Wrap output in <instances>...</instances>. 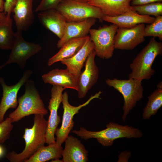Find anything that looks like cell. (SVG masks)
Here are the masks:
<instances>
[{"mask_svg": "<svg viewBox=\"0 0 162 162\" xmlns=\"http://www.w3.org/2000/svg\"><path fill=\"white\" fill-rule=\"evenodd\" d=\"M162 2V0H132L130 4L131 6H135Z\"/></svg>", "mask_w": 162, "mask_h": 162, "instance_id": "31", "label": "cell"}, {"mask_svg": "<svg viewBox=\"0 0 162 162\" xmlns=\"http://www.w3.org/2000/svg\"><path fill=\"white\" fill-rule=\"evenodd\" d=\"M144 36L145 37H158L162 40V16L156 17L155 20L151 23L145 27Z\"/></svg>", "mask_w": 162, "mask_h": 162, "instance_id": "27", "label": "cell"}, {"mask_svg": "<svg viewBox=\"0 0 162 162\" xmlns=\"http://www.w3.org/2000/svg\"><path fill=\"white\" fill-rule=\"evenodd\" d=\"M12 123L9 117L0 122V143H3L9 139L13 128Z\"/></svg>", "mask_w": 162, "mask_h": 162, "instance_id": "28", "label": "cell"}, {"mask_svg": "<svg viewBox=\"0 0 162 162\" xmlns=\"http://www.w3.org/2000/svg\"><path fill=\"white\" fill-rule=\"evenodd\" d=\"M22 32L17 31L14 33V44L8 59L4 64L0 66V69L13 63L17 64L23 69L27 60L41 50L39 44L26 40L22 36Z\"/></svg>", "mask_w": 162, "mask_h": 162, "instance_id": "9", "label": "cell"}, {"mask_svg": "<svg viewBox=\"0 0 162 162\" xmlns=\"http://www.w3.org/2000/svg\"><path fill=\"white\" fill-rule=\"evenodd\" d=\"M56 9L67 22L82 21L89 18L102 22L104 15L99 8L76 0H63Z\"/></svg>", "mask_w": 162, "mask_h": 162, "instance_id": "6", "label": "cell"}, {"mask_svg": "<svg viewBox=\"0 0 162 162\" xmlns=\"http://www.w3.org/2000/svg\"><path fill=\"white\" fill-rule=\"evenodd\" d=\"M162 54V42L152 38L130 64L131 72L128 78L142 81L151 79L155 72L152 68L153 63L157 56Z\"/></svg>", "mask_w": 162, "mask_h": 162, "instance_id": "4", "label": "cell"}, {"mask_svg": "<svg viewBox=\"0 0 162 162\" xmlns=\"http://www.w3.org/2000/svg\"><path fill=\"white\" fill-rule=\"evenodd\" d=\"M96 56L94 50L88 57L85 64V69L78 78V97L84 98L87 92L97 82L99 77V70L95 61Z\"/></svg>", "mask_w": 162, "mask_h": 162, "instance_id": "13", "label": "cell"}, {"mask_svg": "<svg viewBox=\"0 0 162 162\" xmlns=\"http://www.w3.org/2000/svg\"><path fill=\"white\" fill-rule=\"evenodd\" d=\"M63 0H41L35 11L40 12L51 9H56Z\"/></svg>", "mask_w": 162, "mask_h": 162, "instance_id": "29", "label": "cell"}, {"mask_svg": "<svg viewBox=\"0 0 162 162\" xmlns=\"http://www.w3.org/2000/svg\"><path fill=\"white\" fill-rule=\"evenodd\" d=\"M63 148L56 142L40 148L25 162H44L62 157Z\"/></svg>", "mask_w": 162, "mask_h": 162, "instance_id": "23", "label": "cell"}, {"mask_svg": "<svg viewBox=\"0 0 162 162\" xmlns=\"http://www.w3.org/2000/svg\"><path fill=\"white\" fill-rule=\"evenodd\" d=\"M44 82L52 85L78 90V77L65 69H55L42 75Z\"/></svg>", "mask_w": 162, "mask_h": 162, "instance_id": "18", "label": "cell"}, {"mask_svg": "<svg viewBox=\"0 0 162 162\" xmlns=\"http://www.w3.org/2000/svg\"><path fill=\"white\" fill-rule=\"evenodd\" d=\"M4 0H0V10L4 12Z\"/></svg>", "mask_w": 162, "mask_h": 162, "instance_id": "34", "label": "cell"}, {"mask_svg": "<svg viewBox=\"0 0 162 162\" xmlns=\"http://www.w3.org/2000/svg\"><path fill=\"white\" fill-rule=\"evenodd\" d=\"M96 21V19L89 18L80 21L67 22L63 35L57 44V47L60 48L71 39L88 36L90 30Z\"/></svg>", "mask_w": 162, "mask_h": 162, "instance_id": "15", "label": "cell"}, {"mask_svg": "<svg viewBox=\"0 0 162 162\" xmlns=\"http://www.w3.org/2000/svg\"><path fill=\"white\" fill-rule=\"evenodd\" d=\"M144 23L130 28H118L115 37V49L132 50L145 40Z\"/></svg>", "mask_w": 162, "mask_h": 162, "instance_id": "11", "label": "cell"}, {"mask_svg": "<svg viewBox=\"0 0 162 162\" xmlns=\"http://www.w3.org/2000/svg\"><path fill=\"white\" fill-rule=\"evenodd\" d=\"M148 101L143 110L142 117L148 119L155 115L162 106V88H157L148 97Z\"/></svg>", "mask_w": 162, "mask_h": 162, "instance_id": "25", "label": "cell"}, {"mask_svg": "<svg viewBox=\"0 0 162 162\" xmlns=\"http://www.w3.org/2000/svg\"><path fill=\"white\" fill-rule=\"evenodd\" d=\"M39 21L46 28L59 39L62 37L67 22L56 9L40 12L38 14Z\"/></svg>", "mask_w": 162, "mask_h": 162, "instance_id": "20", "label": "cell"}, {"mask_svg": "<svg viewBox=\"0 0 162 162\" xmlns=\"http://www.w3.org/2000/svg\"><path fill=\"white\" fill-rule=\"evenodd\" d=\"M88 36L73 38L66 42L56 54L49 59L48 65L72 57L81 48Z\"/></svg>", "mask_w": 162, "mask_h": 162, "instance_id": "22", "label": "cell"}, {"mask_svg": "<svg viewBox=\"0 0 162 162\" xmlns=\"http://www.w3.org/2000/svg\"><path fill=\"white\" fill-rule=\"evenodd\" d=\"M33 0H16L12 13L17 30H27L34 22Z\"/></svg>", "mask_w": 162, "mask_h": 162, "instance_id": "14", "label": "cell"}, {"mask_svg": "<svg viewBox=\"0 0 162 162\" xmlns=\"http://www.w3.org/2000/svg\"><path fill=\"white\" fill-rule=\"evenodd\" d=\"M102 92L99 91L94 95H92L85 102L77 106L71 105L68 101V92H65L63 94L62 103L63 105V112L62 124L60 127L57 128L55 134L56 136V142L58 145L62 146L74 126L73 118L74 115L79 112L80 110L88 105L95 98L100 99V96Z\"/></svg>", "mask_w": 162, "mask_h": 162, "instance_id": "8", "label": "cell"}, {"mask_svg": "<svg viewBox=\"0 0 162 162\" xmlns=\"http://www.w3.org/2000/svg\"><path fill=\"white\" fill-rule=\"evenodd\" d=\"M33 121L32 128L25 129L23 137L25 146L23 150L20 153L12 151L7 154L6 158L10 162H25L46 143L47 121L44 116L35 115Z\"/></svg>", "mask_w": 162, "mask_h": 162, "instance_id": "1", "label": "cell"}, {"mask_svg": "<svg viewBox=\"0 0 162 162\" xmlns=\"http://www.w3.org/2000/svg\"><path fill=\"white\" fill-rule=\"evenodd\" d=\"M24 94L18 99L16 110L8 116L12 123L32 115L44 116L48 113L34 82L28 80L25 83Z\"/></svg>", "mask_w": 162, "mask_h": 162, "instance_id": "3", "label": "cell"}, {"mask_svg": "<svg viewBox=\"0 0 162 162\" xmlns=\"http://www.w3.org/2000/svg\"><path fill=\"white\" fill-rule=\"evenodd\" d=\"M155 18L142 15L134 10L126 12L115 16L104 15L103 20L116 25L118 28H130L142 23L151 24Z\"/></svg>", "mask_w": 162, "mask_h": 162, "instance_id": "17", "label": "cell"}, {"mask_svg": "<svg viewBox=\"0 0 162 162\" xmlns=\"http://www.w3.org/2000/svg\"><path fill=\"white\" fill-rule=\"evenodd\" d=\"M51 162H62V160H61L59 159V158H57L56 159H53L51 161Z\"/></svg>", "mask_w": 162, "mask_h": 162, "instance_id": "37", "label": "cell"}, {"mask_svg": "<svg viewBox=\"0 0 162 162\" xmlns=\"http://www.w3.org/2000/svg\"><path fill=\"white\" fill-rule=\"evenodd\" d=\"M76 0L79 2H84V3H88L91 0Z\"/></svg>", "mask_w": 162, "mask_h": 162, "instance_id": "36", "label": "cell"}, {"mask_svg": "<svg viewBox=\"0 0 162 162\" xmlns=\"http://www.w3.org/2000/svg\"><path fill=\"white\" fill-rule=\"evenodd\" d=\"M106 128L99 131H89L81 127L79 130H73L71 132L85 140L90 138L96 139L104 147L111 146L114 141L119 138H139L143 135L140 130L127 125L124 126L110 122L106 124Z\"/></svg>", "mask_w": 162, "mask_h": 162, "instance_id": "2", "label": "cell"}, {"mask_svg": "<svg viewBox=\"0 0 162 162\" xmlns=\"http://www.w3.org/2000/svg\"><path fill=\"white\" fill-rule=\"evenodd\" d=\"M52 86L48 106L50 113L47 121L45 137V142L48 144L56 142L55 132L61 122V117L58 115V111L62 102L63 91L65 89L60 86Z\"/></svg>", "mask_w": 162, "mask_h": 162, "instance_id": "12", "label": "cell"}, {"mask_svg": "<svg viewBox=\"0 0 162 162\" xmlns=\"http://www.w3.org/2000/svg\"><path fill=\"white\" fill-rule=\"evenodd\" d=\"M65 147L62 153V162H86L88 152L80 140L69 135L64 141Z\"/></svg>", "mask_w": 162, "mask_h": 162, "instance_id": "16", "label": "cell"}, {"mask_svg": "<svg viewBox=\"0 0 162 162\" xmlns=\"http://www.w3.org/2000/svg\"><path fill=\"white\" fill-rule=\"evenodd\" d=\"M118 27L114 24L105 25L98 29H91L90 40L94 46L96 56L103 59L111 58L115 49V37Z\"/></svg>", "mask_w": 162, "mask_h": 162, "instance_id": "7", "label": "cell"}, {"mask_svg": "<svg viewBox=\"0 0 162 162\" xmlns=\"http://www.w3.org/2000/svg\"><path fill=\"white\" fill-rule=\"evenodd\" d=\"M32 74L31 70H26L20 80L12 86L7 85L3 78L0 77V84L3 91L2 96L0 103V122L4 120L5 114L8 109L16 108L17 106L18 92Z\"/></svg>", "mask_w": 162, "mask_h": 162, "instance_id": "10", "label": "cell"}, {"mask_svg": "<svg viewBox=\"0 0 162 162\" xmlns=\"http://www.w3.org/2000/svg\"><path fill=\"white\" fill-rule=\"evenodd\" d=\"M6 14L4 12L0 10V23H1L5 18Z\"/></svg>", "mask_w": 162, "mask_h": 162, "instance_id": "33", "label": "cell"}, {"mask_svg": "<svg viewBox=\"0 0 162 162\" xmlns=\"http://www.w3.org/2000/svg\"><path fill=\"white\" fill-rule=\"evenodd\" d=\"M131 153L124 151L122 152L118 156V162H128V159L131 157Z\"/></svg>", "mask_w": 162, "mask_h": 162, "instance_id": "32", "label": "cell"}, {"mask_svg": "<svg viewBox=\"0 0 162 162\" xmlns=\"http://www.w3.org/2000/svg\"><path fill=\"white\" fill-rule=\"evenodd\" d=\"M132 8L133 10L142 15H153L156 17L162 15L161 2H155L141 5L132 6Z\"/></svg>", "mask_w": 162, "mask_h": 162, "instance_id": "26", "label": "cell"}, {"mask_svg": "<svg viewBox=\"0 0 162 162\" xmlns=\"http://www.w3.org/2000/svg\"><path fill=\"white\" fill-rule=\"evenodd\" d=\"M93 43L88 36L84 44L79 51L72 57L61 61L66 66V69L78 78L81 70L89 56L94 50Z\"/></svg>", "mask_w": 162, "mask_h": 162, "instance_id": "19", "label": "cell"}, {"mask_svg": "<svg viewBox=\"0 0 162 162\" xmlns=\"http://www.w3.org/2000/svg\"><path fill=\"white\" fill-rule=\"evenodd\" d=\"M132 0H91L89 4L98 8L104 15L115 16L132 10Z\"/></svg>", "mask_w": 162, "mask_h": 162, "instance_id": "21", "label": "cell"}, {"mask_svg": "<svg viewBox=\"0 0 162 162\" xmlns=\"http://www.w3.org/2000/svg\"><path fill=\"white\" fill-rule=\"evenodd\" d=\"M105 82L108 86L113 88L123 96L124 104L122 107L123 114L122 118L125 121L130 111L143 97L144 89L142 81L132 78L119 80L115 78L107 79Z\"/></svg>", "mask_w": 162, "mask_h": 162, "instance_id": "5", "label": "cell"}, {"mask_svg": "<svg viewBox=\"0 0 162 162\" xmlns=\"http://www.w3.org/2000/svg\"><path fill=\"white\" fill-rule=\"evenodd\" d=\"M10 15L6 14L5 19L0 23V48L6 50H11L14 40L13 20Z\"/></svg>", "mask_w": 162, "mask_h": 162, "instance_id": "24", "label": "cell"}, {"mask_svg": "<svg viewBox=\"0 0 162 162\" xmlns=\"http://www.w3.org/2000/svg\"><path fill=\"white\" fill-rule=\"evenodd\" d=\"M16 2V0H5L4 12L6 14L11 15Z\"/></svg>", "mask_w": 162, "mask_h": 162, "instance_id": "30", "label": "cell"}, {"mask_svg": "<svg viewBox=\"0 0 162 162\" xmlns=\"http://www.w3.org/2000/svg\"><path fill=\"white\" fill-rule=\"evenodd\" d=\"M4 153V150L3 147L0 145V158L1 157Z\"/></svg>", "mask_w": 162, "mask_h": 162, "instance_id": "35", "label": "cell"}]
</instances>
